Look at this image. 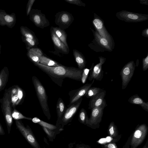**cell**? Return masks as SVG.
Returning a JSON list of instances; mask_svg holds the SVG:
<instances>
[{
	"label": "cell",
	"mask_w": 148,
	"mask_h": 148,
	"mask_svg": "<svg viewBox=\"0 0 148 148\" xmlns=\"http://www.w3.org/2000/svg\"><path fill=\"white\" fill-rule=\"evenodd\" d=\"M50 32L51 40L55 47L63 53L68 54L69 49L67 48L58 37L51 27L50 28Z\"/></svg>",
	"instance_id": "cell-19"
},
{
	"label": "cell",
	"mask_w": 148,
	"mask_h": 148,
	"mask_svg": "<svg viewBox=\"0 0 148 148\" xmlns=\"http://www.w3.org/2000/svg\"><path fill=\"white\" fill-rule=\"evenodd\" d=\"M16 23V17L14 13L8 14L4 10H0V25L6 26L12 28Z\"/></svg>",
	"instance_id": "cell-18"
},
{
	"label": "cell",
	"mask_w": 148,
	"mask_h": 148,
	"mask_svg": "<svg viewBox=\"0 0 148 148\" xmlns=\"http://www.w3.org/2000/svg\"><path fill=\"white\" fill-rule=\"evenodd\" d=\"M42 127L49 137L52 138L54 137L55 132L53 130L44 127Z\"/></svg>",
	"instance_id": "cell-36"
},
{
	"label": "cell",
	"mask_w": 148,
	"mask_h": 148,
	"mask_svg": "<svg viewBox=\"0 0 148 148\" xmlns=\"http://www.w3.org/2000/svg\"><path fill=\"white\" fill-rule=\"evenodd\" d=\"M73 54L78 68L81 69H84L86 61L83 54L78 50L75 49L73 50Z\"/></svg>",
	"instance_id": "cell-24"
},
{
	"label": "cell",
	"mask_w": 148,
	"mask_h": 148,
	"mask_svg": "<svg viewBox=\"0 0 148 148\" xmlns=\"http://www.w3.org/2000/svg\"><path fill=\"white\" fill-rule=\"evenodd\" d=\"M17 128L27 141L34 148H40L31 129L28 125L25 127L22 121L15 120Z\"/></svg>",
	"instance_id": "cell-6"
},
{
	"label": "cell",
	"mask_w": 148,
	"mask_h": 148,
	"mask_svg": "<svg viewBox=\"0 0 148 148\" xmlns=\"http://www.w3.org/2000/svg\"><path fill=\"white\" fill-rule=\"evenodd\" d=\"M94 80L91 83H87L77 89L70 91L69 93L70 97V102L69 106L84 96L86 91L93 84Z\"/></svg>",
	"instance_id": "cell-16"
},
{
	"label": "cell",
	"mask_w": 148,
	"mask_h": 148,
	"mask_svg": "<svg viewBox=\"0 0 148 148\" xmlns=\"http://www.w3.org/2000/svg\"><path fill=\"white\" fill-rule=\"evenodd\" d=\"M5 134L3 127L0 123V135H4Z\"/></svg>",
	"instance_id": "cell-42"
},
{
	"label": "cell",
	"mask_w": 148,
	"mask_h": 148,
	"mask_svg": "<svg viewBox=\"0 0 148 148\" xmlns=\"http://www.w3.org/2000/svg\"><path fill=\"white\" fill-rule=\"evenodd\" d=\"M104 109L93 108L91 110L90 117L88 118L87 125L94 129L99 128L101 121Z\"/></svg>",
	"instance_id": "cell-14"
},
{
	"label": "cell",
	"mask_w": 148,
	"mask_h": 148,
	"mask_svg": "<svg viewBox=\"0 0 148 148\" xmlns=\"http://www.w3.org/2000/svg\"><path fill=\"white\" fill-rule=\"evenodd\" d=\"M116 16L119 20L127 22L136 23L148 19V15L123 10L117 12Z\"/></svg>",
	"instance_id": "cell-7"
},
{
	"label": "cell",
	"mask_w": 148,
	"mask_h": 148,
	"mask_svg": "<svg viewBox=\"0 0 148 148\" xmlns=\"http://www.w3.org/2000/svg\"><path fill=\"white\" fill-rule=\"evenodd\" d=\"M30 20L37 27L44 29L50 25L45 15L40 10L32 9L29 14Z\"/></svg>",
	"instance_id": "cell-9"
},
{
	"label": "cell",
	"mask_w": 148,
	"mask_h": 148,
	"mask_svg": "<svg viewBox=\"0 0 148 148\" xmlns=\"http://www.w3.org/2000/svg\"><path fill=\"white\" fill-rule=\"evenodd\" d=\"M108 132V135L113 138H115L119 136L118 131L114 122L112 121L110 124Z\"/></svg>",
	"instance_id": "cell-29"
},
{
	"label": "cell",
	"mask_w": 148,
	"mask_h": 148,
	"mask_svg": "<svg viewBox=\"0 0 148 148\" xmlns=\"http://www.w3.org/2000/svg\"><path fill=\"white\" fill-rule=\"evenodd\" d=\"M94 36L92 41L88 47L96 52L112 51L114 47V40H111L101 37L95 30L90 28Z\"/></svg>",
	"instance_id": "cell-2"
},
{
	"label": "cell",
	"mask_w": 148,
	"mask_h": 148,
	"mask_svg": "<svg viewBox=\"0 0 148 148\" xmlns=\"http://www.w3.org/2000/svg\"><path fill=\"white\" fill-rule=\"evenodd\" d=\"M34 64L48 75L55 83L60 87L62 86L64 79L66 78L81 81L83 69L62 65L57 66L50 67L39 63Z\"/></svg>",
	"instance_id": "cell-1"
},
{
	"label": "cell",
	"mask_w": 148,
	"mask_h": 148,
	"mask_svg": "<svg viewBox=\"0 0 148 148\" xmlns=\"http://www.w3.org/2000/svg\"><path fill=\"white\" fill-rule=\"evenodd\" d=\"M88 119V118L86 110L83 108H82L79 114V121L80 123L86 125Z\"/></svg>",
	"instance_id": "cell-31"
},
{
	"label": "cell",
	"mask_w": 148,
	"mask_h": 148,
	"mask_svg": "<svg viewBox=\"0 0 148 148\" xmlns=\"http://www.w3.org/2000/svg\"><path fill=\"white\" fill-rule=\"evenodd\" d=\"M91 69L84 68L83 69L82 74L81 81L83 84H85L88 77Z\"/></svg>",
	"instance_id": "cell-33"
},
{
	"label": "cell",
	"mask_w": 148,
	"mask_h": 148,
	"mask_svg": "<svg viewBox=\"0 0 148 148\" xmlns=\"http://www.w3.org/2000/svg\"><path fill=\"white\" fill-rule=\"evenodd\" d=\"M0 102L1 104L2 111L7 127L8 133L9 134L13 123L10 87L5 90L3 97L0 99Z\"/></svg>",
	"instance_id": "cell-4"
},
{
	"label": "cell",
	"mask_w": 148,
	"mask_h": 148,
	"mask_svg": "<svg viewBox=\"0 0 148 148\" xmlns=\"http://www.w3.org/2000/svg\"><path fill=\"white\" fill-rule=\"evenodd\" d=\"M65 1L70 4L75 5L79 6L85 7L86 4L80 0H64Z\"/></svg>",
	"instance_id": "cell-34"
},
{
	"label": "cell",
	"mask_w": 148,
	"mask_h": 148,
	"mask_svg": "<svg viewBox=\"0 0 148 148\" xmlns=\"http://www.w3.org/2000/svg\"><path fill=\"white\" fill-rule=\"evenodd\" d=\"M140 3L143 5H148V0H139Z\"/></svg>",
	"instance_id": "cell-41"
},
{
	"label": "cell",
	"mask_w": 148,
	"mask_h": 148,
	"mask_svg": "<svg viewBox=\"0 0 148 148\" xmlns=\"http://www.w3.org/2000/svg\"><path fill=\"white\" fill-rule=\"evenodd\" d=\"M55 34L61 41L69 49L67 42V34L64 30L58 27H51Z\"/></svg>",
	"instance_id": "cell-26"
},
{
	"label": "cell",
	"mask_w": 148,
	"mask_h": 148,
	"mask_svg": "<svg viewBox=\"0 0 148 148\" xmlns=\"http://www.w3.org/2000/svg\"><path fill=\"white\" fill-rule=\"evenodd\" d=\"M82 100V97L67 108L60 122V125H61L62 128L68 123L71 122L77 112Z\"/></svg>",
	"instance_id": "cell-11"
},
{
	"label": "cell",
	"mask_w": 148,
	"mask_h": 148,
	"mask_svg": "<svg viewBox=\"0 0 148 148\" xmlns=\"http://www.w3.org/2000/svg\"><path fill=\"white\" fill-rule=\"evenodd\" d=\"M12 117L15 120L26 119L31 121L32 118L27 117L18 111L15 108H14L12 112Z\"/></svg>",
	"instance_id": "cell-32"
},
{
	"label": "cell",
	"mask_w": 148,
	"mask_h": 148,
	"mask_svg": "<svg viewBox=\"0 0 148 148\" xmlns=\"http://www.w3.org/2000/svg\"><path fill=\"white\" fill-rule=\"evenodd\" d=\"M9 71L7 66H4L0 72V91L3 90L8 81Z\"/></svg>",
	"instance_id": "cell-25"
},
{
	"label": "cell",
	"mask_w": 148,
	"mask_h": 148,
	"mask_svg": "<svg viewBox=\"0 0 148 148\" xmlns=\"http://www.w3.org/2000/svg\"><path fill=\"white\" fill-rule=\"evenodd\" d=\"M39 63L44 65L50 66H57L62 65L56 61L43 55L40 58Z\"/></svg>",
	"instance_id": "cell-27"
},
{
	"label": "cell",
	"mask_w": 148,
	"mask_h": 148,
	"mask_svg": "<svg viewBox=\"0 0 148 148\" xmlns=\"http://www.w3.org/2000/svg\"><path fill=\"white\" fill-rule=\"evenodd\" d=\"M147 131L146 124L139 125L131 134L123 148H137L144 141Z\"/></svg>",
	"instance_id": "cell-5"
},
{
	"label": "cell",
	"mask_w": 148,
	"mask_h": 148,
	"mask_svg": "<svg viewBox=\"0 0 148 148\" xmlns=\"http://www.w3.org/2000/svg\"><path fill=\"white\" fill-rule=\"evenodd\" d=\"M1 45L0 44V55L1 54Z\"/></svg>",
	"instance_id": "cell-44"
},
{
	"label": "cell",
	"mask_w": 148,
	"mask_h": 148,
	"mask_svg": "<svg viewBox=\"0 0 148 148\" xmlns=\"http://www.w3.org/2000/svg\"><path fill=\"white\" fill-rule=\"evenodd\" d=\"M106 91L103 90L90 98L88 104V109L91 110L93 108H98L104 109L107 106L104 99Z\"/></svg>",
	"instance_id": "cell-17"
},
{
	"label": "cell",
	"mask_w": 148,
	"mask_h": 148,
	"mask_svg": "<svg viewBox=\"0 0 148 148\" xmlns=\"http://www.w3.org/2000/svg\"><path fill=\"white\" fill-rule=\"evenodd\" d=\"M103 90L99 87H90L87 90L84 96L88 98H91Z\"/></svg>",
	"instance_id": "cell-30"
},
{
	"label": "cell",
	"mask_w": 148,
	"mask_h": 148,
	"mask_svg": "<svg viewBox=\"0 0 148 148\" xmlns=\"http://www.w3.org/2000/svg\"><path fill=\"white\" fill-rule=\"evenodd\" d=\"M92 23L95 31L101 37L109 40H113L105 27L103 20L95 13H94V18Z\"/></svg>",
	"instance_id": "cell-15"
},
{
	"label": "cell",
	"mask_w": 148,
	"mask_h": 148,
	"mask_svg": "<svg viewBox=\"0 0 148 148\" xmlns=\"http://www.w3.org/2000/svg\"><path fill=\"white\" fill-rule=\"evenodd\" d=\"M27 55L29 60L33 63H39L40 58L42 56L41 50L36 47L32 48L27 50Z\"/></svg>",
	"instance_id": "cell-20"
},
{
	"label": "cell",
	"mask_w": 148,
	"mask_h": 148,
	"mask_svg": "<svg viewBox=\"0 0 148 148\" xmlns=\"http://www.w3.org/2000/svg\"><path fill=\"white\" fill-rule=\"evenodd\" d=\"M136 65L134 62L131 61L126 64L120 72L122 79V89H125L133 75Z\"/></svg>",
	"instance_id": "cell-8"
},
{
	"label": "cell",
	"mask_w": 148,
	"mask_h": 148,
	"mask_svg": "<svg viewBox=\"0 0 148 148\" xmlns=\"http://www.w3.org/2000/svg\"><path fill=\"white\" fill-rule=\"evenodd\" d=\"M66 108L62 99L59 98L56 106V110L58 117L56 124L57 126L60 125L61 119Z\"/></svg>",
	"instance_id": "cell-21"
},
{
	"label": "cell",
	"mask_w": 148,
	"mask_h": 148,
	"mask_svg": "<svg viewBox=\"0 0 148 148\" xmlns=\"http://www.w3.org/2000/svg\"><path fill=\"white\" fill-rule=\"evenodd\" d=\"M55 22L61 29L68 28L73 22L74 18L71 14L65 11L59 12L55 15Z\"/></svg>",
	"instance_id": "cell-10"
},
{
	"label": "cell",
	"mask_w": 148,
	"mask_h": 148,
	"mask_svg": "<svg viewBox=\"0 0 148 148\" xmlns=\"http://www.w3.org/2000/svg\"><path fill=\"white\" fill-rule=\"evenodd\" d=\"M35 0H29L27 3L26 6V15L27 16L29 15L30 12L32 10V6L33 5Z\"/></svg>",
	"instance_id": "cell-35"
},
{
	"label": "cell",
	"mask_w": 148,
	"mask_h": 148,
	"mask_svg": "<svg viewBox=\"0 0 148 148\" xmlns=\"http://www.w3.org/2000/svg\"><path fill=\"white\" fill-rule=\"evenodd\" d=\"M142 35L145 37H148V28L144 29L142 32Z\"/></svg>",
	"instance_id": "cell-40"
},
{
	"label": "cell",
	"mask_w": 148,
	"mask_h": 148,
	"mask_svg": "<svg viewBox=\"0 0 148 148\" xmlns=\"http://www.w3.org/2000/svg\"><path fill=\"white\" fill-rule=\"evenodd\" d=\"M20 31L22 35L21 37L32 40L39 44L38 40L34 32L27 27L21 26Z\"/></svg>",
	"instance_id": "cell-23"
},
{
	"label": "cell",
	"mask_w": 148,
	"mask_h": 148,
	"mask_svg": "<svg viewBox=\"0 0 148 148\" xmlns=\"http://www.w3.org/2000/svg\"><path fill=\"white\" fill-rule=\"evenodd\" d=\"M128 101L130 103L140 106L143 109L148 112V102H145L138 95L135 94L131 96Z\"/></svg>",
	"instance_id": "cell-22"
},
{
	"label": "cell",
	"mask_w": 148,
	"mask_h": 148,
	"mask_svg": "<svg viewBox=\"0 0 148 148\" xmlns=\"http://www.w3.org/2000/svg\"><path fill=\"white\" fill-rule=\"evenodd\" d=\"M143 70L144 71H146L148 68V54L146 57L143 58L142 60Z\"/></svg>",
	"instance_id": "cell-37"
},
{
	"label": "cell",
	"mask_w": 148,
	"mask_h": 148,
	"mask_svg": "<svg viewBox=\"0 0 148 148\" xmlns=\"http://www.w3.org/2000/svg\"><path fill=\"white\" fill-rule=\"evenodd\" d=\"M99 62L95 66L94 63H92L91 66L88 79L90 81L96 80L101 81L103 77V71L102 69V65L105 63L106 58L102 56L99 57Z\"/></svg>",
	"instance_id": "cell-13"
},
{
	"label": "cell",
	"mask_w": 148,
	"mask_h": 148,
	"mask_svg": "<svg viewBox=\"0 0 148 148\" xmlns=\"http://www.w3.org/2000/svg\"><path fill=\"white\" fill-rule=\"evenodd\" d=\"M76 148H91L88 145L84 144H78L76 145Z\"/></svg>",
	"instance_id": "cell-39"
},
{
	"label": "cell",
	"mask_w": 148,
	"mask_h": 148,
	"mask_svg": "<svg viewBox=\"0 0 148 148\" xmlns=\"http://www.w3.org/2000/svg\"><path fill=\"white\" fill-rule=\"evenodd\" d=\"M142 148H148V140H147V141L145 145Z\"/></svg>",
	"instance_id": "cell-43"
},
{
	"label": "cell",
	"mask_w": 148,
	"mask_h": 148,
	"mask_svg": "<svg viewBox=\"0 0 148 148\" xmlns=\"http://www.w3.org/2000/svg\"><path fill=\"white\" fill-rule=\"evenodd\" d=\"M31 121L34 123H37L41 125L42 127H45L53 130L57 128L56 126L44 121L36 117L32 118Z\"/></svg>",
	"instance_id": "cell-28"
},
{
	"label": "cell",
	"mask_w": 148,
	"mask_h": 148,
	"mask_svg": "<svg viewBox=\"0 0 148 148\" xmlns=\"http://www.w3.org/2000/svg\"><path fill=\"white\" fill-rule=\"evenodd\" d=\"M11 105L13 108L23 103L25 97L23 90L18 85L10 87Z\"/></svg>",
	"instance_id": "cell-12"
},
{
	"label": "cell",
	"mask_w": 148,
	"mask_h": 148,
	"mask_svg": "<svg viewBox=\"0 0 148 148\" xmlns=\"http://www.w3.org/2000/svg\"><path fill=\"white\" fill-rule=\"evenodd\" d=\"M32 79L36 95L43 112L48 119H50L51 114L48 103V97L45 89L36 77L33 76Z\"/></svg>",
	"instance_id": "cell-3"
},
{
	"label": "cell",
	"mask_w": 148,
	"mask_h": 148,
	"mask_svg": "<svg viewBox=\"0 0 148 148\" xmlns=\"http://www.w3.org/2000/svg\"><path fill=\"white\" fill-rule=\"evenodd\" d=\"M102 148H118L116 144L114 143L110 142L105 144L102 146Z\"/></svg>",
	"instance_id": "cell-38"
}]
</instances>
